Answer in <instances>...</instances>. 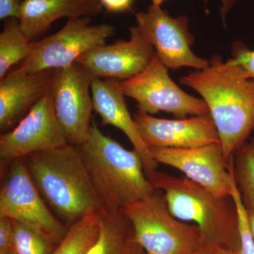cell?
<instances>
[{
    "instance_id": "6da1fadb",
    "label": "cell",
    "mask_w": 254,
    "mask_h": 254,
    "mask_svg": "<svg viewBox=\"0 0 254 254\" xmlns=\"http://www.w3.org/2000/svg\"><path fill=\"white\" fill-rule=\"evenodd\" d=\"M180 83L201 95L208 105L229 163L254 130V81L231 60L214 55L208 67L191 71Z\"/></svg>"
},
{
    "instance_id": "7a4b0ae2",
    "label": "cell",
    "mask_w": 254,
    "mask_h": 254,
    "mask_svg": "<svg viewBox=\"0 0 254 254\" xmlns=\"http://www.w3.org/2000/svg\"><path fill=\"white\" fill-rule=\"evenodd\" d=\"M23 160L43 199L66 226L105 209L77 146L66 143Z\"/></svg>"
},
{
    "instance_id": "3957f363",
    "label": "cell",
    "mask_w": 254,
    "mask_h": 254,
    "mask_svg": "<svg viewBox=\"0 0 254 254\" xmlns=\"http://www.w3.org/2000/svg\"><path fill=\"white\" fill-rule=\"evenodd\" d=\"M147 177L155 190L163 192L175 218L194 222L209 250L222 248L237 253L239 215L232 195L217 196L186 177L174 176L158 170Z\"/></svg>"
},
{
    "instance_id": "277c9868",
    "label": "cell",
    "mask_w": 254,
    "mask_h": 254,
    "mask_svg": "<svg viewBox=\"0 0 254 254\" xmlns=\"http://www.w3.org/2000/svg\"><path fill=\"white\" fill-rule=\"evenodd\" d=\"M92 184L106 210H122L155 190L136 150H128L93 123L88 139L77 146Z\"/></svg>"
},
{
    "instance_id": "5b68a950",
    "label": "cell",
    "mask_w": 254,
    "mask_h": 254,
    "mask_svg": "<svg viewBox=\"0 0 254 254\" xmlns=\"http://www.w3.org/2000/svg\"><path fill=\"white\" fill-rule=\"evenodd\" d=\"M122 210L146 254L210 253L199 228L175 218L161 190H155Z\"/></svg>"
},
{
    "instance_id": "8992f818",
    "label": "cell",
    "mask_w": 254,
    "mask_h": 254,
    "mask_svg": "<svg viewBox=\"0 0 254 254\" xmlns=\"http://www.w3.org/2000/svg\"><path fill=\"white\" fill-rule=\"evenodd\" d=\"M4 169L0 218L23 222L59 245L66 237L68 227L48 208L23 158L14 160Z\"/></svg>"
},
{
    "instance_id": "52a82bcc",
    "label": "cell",
    "mask_w": 254,
    "mask_h": 254,
    "mask_svg": "<svg viewBox=\"0 0 254 254\" xmlns=\"http://www.w3.org/2000/svg\"><path fill=\"white\" fill-rule=\"evenodd\" d=\"M115 31V26L110 24H91L89 17L68 19L60 31L32 43L31 55L18 68L35 72L66 67L86 52L105 45Z\"/></svg>"
},
{
    "instance_id": "ba28073f",
    "label": "cell",
    "mask_w": 254,
    "mask_h": 254,
    "mask_svg": "<svg viewBox=\"0 0 254 254\" xmlns=\"http://www.w3.org/2000/svg\"><path fill=\"white\" fill-rule=\"evenodd\" d=\"M119 86L125 96L136 100L139 111L149 115L163 111L183 119L210 113L204 100L188 94L172 80L156 55L142 72L119 80Z\"/></svg>"
},
{
    "instance_id": "9c48e42d",
    "label": "cell",
    "mask_w": 254,
    "mask_h": 254,
    "mask_svg": "<svg viewBox=\"0 0 254 254\" xmlns=\"http://www.w3.org/2000/svg\"><path fill=\"white\" fill-rule=\"evenodd\" d=\"M93 78L77 63L56 68L52 78L50 89L57 117L68 143L75 146L83 144L91 133Z\"/></svg>"
},
{
    "instance_id": "30bf717a",
    "label": "cell",
    "mask_w": 254,
    "mask_h": 254,
    "mask_svg": "<svg viewBox=\"0 0 254 254\" xmlns=\"http://www.w3.org/2000/svg\"><path fill=\"white\" fill-rule=\"evenodd\" d=\"M136 18L137 28L167 68L208 67L209 60L198 58L190 48L195 38L189 31L190 21L186 16L171 17L161 6L152 4L146 11L136 14Z\"/></svg>"
},
{
    "instance_id": "8fae6325",
    "label": "cell",
    "mask_w": 254,
    "mask_h": 254,
    "mask_svg": "<svg viewBox=\"0 0 254 254\" xmlns=\"http://www.w3.org/2000/svg\"><path fill=\"white\" fill-rule=\"evenodd\" d=\"M68 143L53 104L51 89L14 127L0 137L1 167L32 153Z\"/></svg>"
},
{
    "instance_id": "7c38bea8",
    "label": "cell",
    "mask_w": 254,
    "mask_h": 254,
    "mask_svg": "<svg viewBox=\"0 0 254 254\" xmlns=\"http://www.w3.org/2000/svg\"><path fill=\"white\" fill-rule=\"evenodd\" d=\"M148 148L157 163L177 169L217 196L232 195V158L227 162L220 143L193 148Z\"/></svg>"
},
{
    "instance_id": "4fadbf2b",
    "label": "cell",
    "mask_w": 254,
    "mask_h": 254,
    "mask_svg": "<svg viewBox=\"0 0 254 254\" xmlns=\"http://www.w3.org/2000/svg\"><path fill=\"white\" fill-rule=\"evenodd\" d=\"M130 40L93 48L78 58L93 78L128 79L142 72L155 55L153 46L137 26L130 28Z\"/></svg>"
},
{
    "instance_id": "5bb4252c",
    "label": "cell",
    "mask_w": 254,
    "mask_h": 254,
    "mask_svg": "<svg viewBox=\"0 0 254 254\" xmlns=\"http://www.w3.org/2000/svg\"><path fill=\"white\" fill-rule=\"evenodd\" d=\"M133 119L148 148H193L220 143L210 113L171 120L155 118L138 110Z\"/></svg>"
},
{
    "instance_id": "9a60e30c",
    "label": "cell",
    "mask_w": 254,
    "mask_h": 254,
    "mask_svg": "<svg viewBox=\"0 0 254 254\" xmlns=\"http://www.w3.org/2000/svg\"><path fill=\"white\" fill-rule=\"evenodd\" d=\"M55 69L26 72L16 68L0 80V129L9 131L49 91Z\"/></svg>"
},
{
    "instance_id": "2e32d148",
    "label": "cell",
    "mask_w": 254,
    "mask_h": 254,
    "mask_svg": "<svg viewBox=\"0 0 254 254\" xmlns=\"http://www.w3.org/2000/svg\"><path fill=\"white\" fill-rule=\"evenodd\" d=\"M93 110L104 125H112L126 135L141 155L146 175L157 170L158 163L152 158L149 148L142 139L134 119L132 118L119 86V80L94 78L91 83Z\"/></svg>"
},
{
    "instance_id": "e0dca14e",
    "label": "cell",
    "mask_w": 254,
    "mask_h": 254,
    "mask_svg": "<svg viewBox=\"0 0 254 254\" xmlns=\"http://www.w3.org/2000/svg\"><path fill=\"white\" fill-rule=\"evenodd\" d=\"M103 9L100 0H24L18 21L30 41L60 18L97 16Z\"/></svg>"
},
{
    "instance_id": "ac0fdd59",
    "label": "cell",
    "mask_w": 254,
    "mask_h": 254,
    "mask_svg": "<svg viewBox=\"0 0 254 254\" xmlns=\"http://www.w3.org/2000/svg\"><path fill=\"white\" fill-rule=\"evenodd\" d=\"M98 235L85 254H146L123 210L100 212Z\"/></svg>"
},
{
    "instance_id": "d6986e66",
    "label": "cell",
    "mask_w": 254,
    "mask_h": 254,
    "mask_svg": "<svg viewBox=\"0 0 254 254\" xmlns=\"http://www.w3.org/2000/svg\"><path fill=\"white\" fill-rule=\"evenodd\" d=\"M32 42L21 31L18 18L4 20L0 34V80L15 64H20L32 53Z\"/></svg>"
},
{
    "instance_id": "ffe728a7",
    "label": "cell",
    "mask_w": 254,
    "mask_h": 254,
    "mask_svg": "<svg viewBox=\"0 0 254 254\" xmlns=\"http://www.w3.org/2000/svg\"><path fill=\"white\" fill-rule=\"evenodd\" d=\"M99 213L88 214L68 227L53 254H85L98 235Z\"/></svg>"
},
{
    "instance_id": "44dd1931",
    "label": "cell",
    "mask_w": 254,
    "mask_h": 254,
    "mask_svg": "<svg viewBox=\"0 0 254 254\" xmlns=\"http://www.w3.org/2000/svg\"><path fill=\"white\" fill-rule=\"evenodd\" d=\"M232 163L234 179L242 200H254V136L237 150Z\"/></svg>"
},
{
    "instance_id": "7402d4cb",
    "label": "cell",
    "mask_w": 254,
    "mask_h": 254,
    "mask_svg": "<svg viewBox=\"0 0 254 254\" xmlns=\"http://www.w3.org/2000/svg\"><path fill=\"white\" fill-rule=\"evenodd\" d=\"M13 250L16 254H53L58 245L23 222L14 221Z\"/></svg>"
},
{
    "instance_id": "603a6c76",
    "label": "cell",
    "mask_w": 254,
    "mask_h": 254,
    "mask_svg": "<svg viewBox=\"0 0 254 254\" xmlns=\"http://www.w3.org/2000/svg\"><path fill=\"white\" fill-rule=\"evenodd\" d=\"M232 196L237 205L239 215V232H240V247L236 254H254V238L247 210L244 204L240 191L237 189L234 179L232 184Z\"/></svg>"
},
{
    "instance_id": "cb8c5ba5",
    "label": "cell",
    "mask_w": 254,
    "mask_h": 254,
    "mask_svg": "<svg viewBox=\"0 0 254 254\" xmlns=\"http://www.w3.org/2000/svg\"><path fill=\"white\" fill-rule=\"evenodd\" d=\"M232 63L238 65L246 76L254 81V50H251L242 43H236L232 48Z\"/></svg>"
},
{
    "instance_id": "d4e9b609",
    "label": "cell",
    "mask_w": 254,
    "mask_h": 254,
    "mask_svg": "<svg viewBox=\"0 0 254 254\" xmlns=\"http://www.w3.org/2000/svg\"><path fill=\"white\" fill-rule=\"evenodd\" d=\"M14 239V220L0 218V254L13 250Z\"/></svg>"
},
{
    "instance_id": "484cf974",
    "label": "cell",
    "mask_w": 254,
    "mask_h": 254,
    "mask_svg": "<svg viewBox=\"0 0 254 254\" xmlns=\"http://www.w3.org/2000/svg\"><path fill=\"white\" fill-rule=\"evenodd\" d=\"M24 0H0V19L18 18Z\"/></svg>"
},
{
    "instance_id": "4316f807",
    "label": "cell",
    "mask_w": 254,
    "mask_h": 254,
    "mask_svg": "<svg viewBox=\"0 0 254 254\" xmlns=\"http://www.w3.org/2000/svg\"><path fill=\"white\" fill-rule=\"evenodd\" d=\"M103 7L110 12L118 13L131 9L133 0H100Z\"/></svg>"
},
{
    "instance_id": "83f0119b",
    "label": "cell",
    "mask_w": 254,
    "mask_h": 254,
    "mask_svg": "<svg viewBox=\"0 0 254 254\" xmlns=\"http://www.w3.org/2000/svg\"><path fill=\"white\" fill-rule=\"evenodd\" d=\"M165 0H152V4L161 6ZM205 4L208 3V0H203ZM237 0H222V6L220 8V15H221L222 21L225 22V17L228 11L231 9L233 5L236 3Z\"/></svg>"
},
{
    "instance_id": "f1b7e54d",
    "label": "cell",
    "mask_w": 254,
    "mask_h": 254,
    "mask_svg": "<svg viewBox=\"0 0 254 254\" xmlns=\"http://www.w3.org/2000/svg\"><path fill=\"white\" fill-rule=\"evenodd\" d=\"M244 204L245 205L247 210V217H248L249 222H250L251 230L254 238V200H242Z\"/></svg>"
},
{
    "instance_id": "f546056e",
    "label": "cell",
    "mask_w": 254,
    "mask_h": 254,
    "mask_svg": "<svg viewBox=\"0 0 254 254\" xmlns=\"http://www.w3.org/2000/svg\"><path fill=\"white\" fill-rule=\"evenodd\" d=\"M209 254H235L230 251L224 250L222 248H215L210 251Z\"/></svg>"
},
{
    "instance_id": "4dcf8cb0",
    "label": "cell",
    "mask_w": 254,
    "mask_h": 254,
    "mask_svg": "<svg viewBox=\"0 0 254 254\" xmlns=\"http://www.w3.org/2000/svg\"><path fill=\"white\" fill-rule=\"evenodd\" d=\"M2 254H16L14 252V250L9 251V252H6V253H4Z\"/></svg>"
},
{
    "instance_id": "1f68e13d",
    "label": "cell",
    "mask_w": 254,
    "mask_h": 254,
    "mask_svg": "<svg viewBox=\"0 0 254 254\" xmlns=\"http://www.w3.org/2000/svg\"><path fill=\"white\" fill-rule=\"evenodd\" d=\"M209 254V253H208V254Z\"/></svg>"
}]
</instances>
